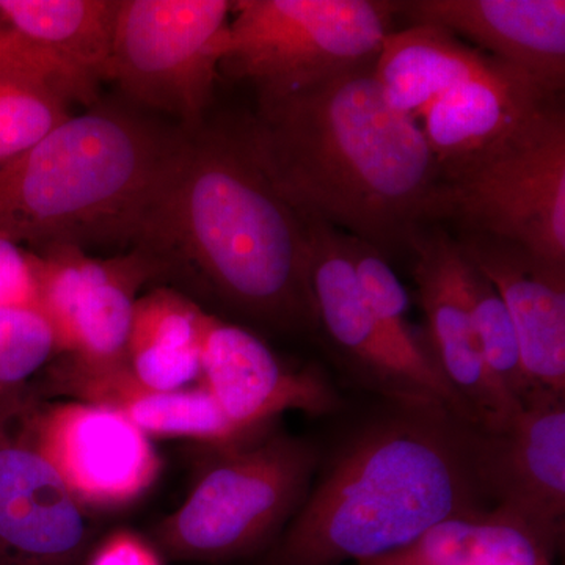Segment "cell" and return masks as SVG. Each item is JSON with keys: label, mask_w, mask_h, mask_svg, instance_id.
Here are the masks:
<instances>
[{"label": "cell", "mask_w": 565, "mask_h": 565, "mask_svg": "<svg viewBox=\"0 0 565 565\" xmlns=\"http://www.w3.org/2000/svg\"><path fill=\"white\" fill-rule=\"evenodd\" d=\"M373 66L258 95V109L241 125L305 225L329 226L385 255L434 222L441 169L419 122L385 102Z\"/></svg>", "instance_id": "obj_1"}, {"label": "cell", "mask_w": 565, "mask_h": 565, "mask_svg": "<svg viewBox=\"0 0 565 565\" xmlns=\"http://www.w3.org/2000/svg\"><path fill=\"white\" fill-rule=\"evenodd\" d=\"M139 248L163 270L182 264L237 315L289 332L318 327L307 225L264 173L241 122L181 128Z\"/></svg>", "instance_id": "obj_2"}, {"label": "cell", "mask_w": 565, "mask_h": 565, "mask_svg": "<svg viewBox=\"0 0 565 565\" xmlns=\"http://www.w3.org/2000/svg\"><path fill=\"white\" fill-rule=\"evenodd\" d=\"M478 433L441 405L392 403L323 468L275 564L370 563L445 520L493 509L479 476Z\"/></svg>", "instance_id": "obj_3"}, {"label": "cell", "mask_w": 565, "mask_h": 565, "mask_svg": "<svg viewBox=\"0 0 565 565\" xmlns=\"http://www.w3.org/2000/svg\"><path fill=\"white\" fill-rule=\"evenodd\" d=\"M180 134L118 104L71 115L0 163V237L31 250L139 247Z\"/></svg>", "instance_id": "obj_4"}, {"label": "cell", "mask_w": 565, "mask_h": 565, "mask_svg": "<svg viewBox=\"0 0 565 565\" xmlns=\"http://www.w3.org/2000/svg\"><path fill=\"white\" fill-rule=\"evenodd\" d=\"M319 468L310 441L292 435L223 446L174 514L159 526L177 559L225 561L267 544L288 526Z\"/></svg>", "instance_id": "obj_5"}, {"label": "cell", "mask_w": 565, "mask_h": 565, "mask_svg": "<svg viewBox=\"0 0 565 565\" xmlns=\"http://www.w3.org/2000/svg\"><path fill=\"white\" fill-rule=\"evenodd\" d=\"M435 221L565 266V114L556 99L503 143L441 173Z\"/></svg>", "instance_id": "obj_6"}, {"label": "cell", "mask_w": 565, "mask_h": 565, "mask_svg": "<svg viewBox=\"0 0 565 565\" xmlns=\"http://www.w3.org/2000/svg\"><path fill=\"white\" fill-rule=\"evenodd\" d=\"M397 13L386 0H239L221 71L267 95L371 65Z\"/></svg>", "instance_id": "obj_7"}, {"label": "cell", "mask_w": 565, "mask_h": 565, "mask_svg": "<svg viewBox=\"0 0 565 565\" xmlns=\"http://www.w3.org/2000/svg\"><path fill=\"white\" fill-rule=\"evenodd\" d=\"M228 0H120L109 81L181 128L204 121L232 18Z\"/></svg>", "instance_id": "obj_8"}, {"label": "cell", "mask_w": 565, "mask_h": 565, "mask_svg": "<svg viewBox=\"0 0 565 565\" xmlns=\"http://www.w3.org/2000/svg\"><path fill=\"white\" fill-rule=\"evenodd\" d=\"M310 281L318 327L360 384L390 403L437 404L475 426L434 359L405 352L364 300L344 233L308 223Z\"/></svg>", "instance_id": "obj_9"}, {"label": "cell", "mask_w": 565, "mask_h": 565, "mask_svg": "<svg viewBox=\"0 0 565 565\" xmlns=\"http://www.w3.org/2000/svg\"><path fill=\"white\" fill-rule=\"evenodd\" d=\"M40 311L57 338L58 353L84 367L126 364L139 289L163 266L145 248L95 258L74 245L32 250Z\"/></svg>", "instance_id": "obj_10"}, {"label": "cell", "mask_w": 565, "mask_h": 565, "mask_svg": "<svg viewBox=\"0 0 565 565\" xmlns=\"http://www.w3.org/2000/svg\"><path fill=\"white\" fill-rule=\"evenodd\" d=\"M120 0H0V71L71 104L99 103Z\"/></svg>", "instance_id": "obj_11"}, {"label": "cell", "mask_w": 565, "mask_h": 565, "mask_svg": "<svg viewBox=\"0 0 565 565\" xmlns=\"http://www.w3.org/2000/svg\"><path fill=\"white\" fill-rule=\"evenodd\" d=\"M29 445L52 465L82 508L131 504L161 471L148 435L117 411L84 401L40 408Z\"/></svg>", "instance_id": "obj_12"}, {"label": "cell", "mask_w": 565, "mask_h": 565, "mask_svg": "<svg viewBox=\"0 0 565 565\" xmlns=\"http://www.w3.org/2000/svg\"><path fill=\"white\" fill-rule=\"evenodd\" d=\"M414 277L433 340L434 359L484 433L503 429L522 404L500 388L487 370L467 289V258L459 243L426 225L408 239Z\"/></svg>", "instance_id": "obj_13"}, {"label": "cell", "mask_w": 565, "mask_h": 565, "mask_svg": "<svg viewBox=\"0 0 565 565\" xmlns=\"http://www.w3.org/2000/svg\"><path fill=\"white\" fill-rule=\"evenodd\" d=\"M478 467L492 508L555 546L565 512V399L539 390L503 429L478 433Z\"/></svg>", "instance_id": "obj_14"}, {"label": "cell", "mask_w": 565, "mask_h": 565, "mask_svg": "<svg viewBox=\"0 0 565 565\" xmlns=\"http://www.w3.org/2000/svg\"><path fill=\"white\" fill-rule=\"evenodd\" d=\"M200 382L226 418L250 435L286 411L333 414L341 399L313 371H292L269 345L236 323L204 316Z\"/></svg>", "instance_id": "obj_15"}, {"label": "cell", "mask_w": 565, "mask_h": 565, "mask_svg": "<svg viewBox=\"0 0 565 565\" xmlns=\"http://www.w3.org/2000/svg\"><path fill=\"white\" fill-rule=\"evenodd\" d=\"M399 13L471 41L546 92L563 93L564 0H411L399 2Z\"/></svg>", "instance_id": "obj_16"}, {"label": "cell", "mask_w": 565, "mask_h": 565, "mask_svg": "<svg viewBox=\"0 0 565 565\" xmlns=\"http://www.w3.org/2000/svg\"><path fill=\"white\" fill-rule=\"evenodd\" d=\"M457 243L508 308L527 377L565 396V266L484 234L463 233Z\"/></svg>", "instance_id": "obj_17"}, {"label": "cell", "mask_w": 565, "mask_h": 565, "mask_svg": "<svg viewBox=\"0 0 565 565\" xmlns=\"http://www.w3.org/2000/svg\"><path fill=\"white\" fill-rule=\"evenodd\" d=\"M82 505L31 445L0 446V565H84Z\"/></svg>", "instance_id": "obj_18"}, {"label": "cell", "mask_w": 565, "mask_h": 565, "mask_svg": "<svg viewBox=\"0 0 565 565\" xmlns=\"http://www.w3.org/2000/svg\"><path fill=\"white\" fill-rule=\"evenodd\" d=\"M559 98L497 61L445 93L418 122L445 173L503 143Z\"/></svg>", "instance_id": "obj_19"}, {"label": "cell", "mask_w": 565, "mask_h": 565, "mask_svg": "<svg viewBox=\"0 0 565 565\" xmlns=\"http://www.w3.org/2000/svg\"><path fill=\"white\" fill-rule=\"evenodd\" d=\"M55 385L77 401L117 411L150 438H189L223 448L255 437L234 426L203 385L158 392L140 385L126 364L93 370L66 360Z\"/></svg>", "instance_id": "obj_20"}, {"label": "cell", "mask_w": 565, "mask_h": 565, "mask_svg": "<svg viewBox=\"0 0 565 565\" xmlns=\"http://www.w3.org/2000/svg\"><path fill=\"white\" fill-rule=\"evenodd\" d=\"M494 62L446 29L412 24L385 36L373 74L385 102L418 121L445 93L492 68Z\"/></svg>", "instance_id": "obj_21"}, {"label": "cell", "mask_w": 565, "mask_h": 565, "mask_svg": "<svg viewBox=\"0 0 565 565\" xmlns=\"http://www.w3.org/2000/svg\"><path fill=\"white\" fill-rule=\"evenodd\" d=\"M206 311L169 288L140 296L134 308L126 366L140 385L158 392L191 388L200 381Z\"/></svg>", "instance_id": "obj_22"}, {"label": "cell", "mask_w": 565, "mask_h": 565, "mask_svg": "<svg viewBox=\"0 0 565 565\" xmlns=\"http://www.w3.org/2000/svg\"><path fill=\"white\" fill-rule=\"evenodd\" d=\"M555 546L500 509L452 516L414 544L356 565H552Z\"/></svg>", "instance_id": "obj_23"}, {"label": "cell", "mask_w": 565, "mask_h": 565, "mask_svg": "<svg viewBox=\"0 0 565 565\" xmlns=\"http://www.w3.org/2000/svg\"><path fill=\"white\" fill-rule=\"evenodd\" d=\"M467 289L487 370L494 384L523 405L541 388L527 377L519 334L500 294L468 259Z\"/></svg>", "instance_id": "obj_24"}, {"label": "cell", "mask_w": 565, "mask_h": 565, "mask_svg": "<svg viewBox=\"0 0 565 565\" xmlns=\"http://www.w3.org/2000/svg\"><path fill=\"white\" fill-rule=\"evenodd\" d=\"M70 107L50 88L0 71V163L31 150L68 120Z\"/></svg>", "instance_id": "obj_25"}, {"label": "cell", "mask_w": 565, "mask_h": 565, "mask_svg": "<svg viewBox=\"0 0 565 565\" xmlns=\"http://www.w3.org/2000/svg\"><path fill=\"white\" fill-rule=\"evenodd\" d=\"M344 236L356 280L374 318L405 352L434 359L433 352L423 348L408 323V294L384 253L348 234Z\"/></svg>", "instance_id": "obj_26"}, {"label": "cell", "mask_w": 565, "mask_h": 565, "mask_svg": "<svg viewBox=\"0 0 565 565\" xmlns=\"http://www.w3.org/2000/svg\"><path fill=\"white\" fill-rule=\"evenodd\" d=\"M57 353V338L40 310L0 308V385L24 384Z\"/></svg>", "instance_id": "obj_27"}, {"label": "cell", "mask_w": 565, "mask_h": 565, "mask_svg": "<svg viewBox=\"0 0 565 565\" xmlns=\"http://www.w3.org/2000/svg\"><path fill=\"white\" fill-rule=\"evenodd\" d=\"M0 308L40 310L33 252L6 237H0Z\"/></svg>", "instance_id": "obj_28"}, {"label": "cell", "mask_w": 565, "mask_h": 565, "mask_svg": "<svg viewBox=\"0 0 565 565\" xmlns=\"http://www.w3.org/2000/svg\"><path fill=\"white\" fill-rule=\"evenodd\" d=\"M85 565H162L158 553L140 535L118 531L104 539Z\"/></svg>", "instance_id": "obj_29"}]
</instances>
